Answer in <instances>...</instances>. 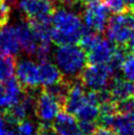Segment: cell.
Segmentation results:
<instances>
[{"label": "cell", "mask_w": 134, "mask_h": 135, "mask_svg": "<svg viewBox=\"0 0 134 135\" xmlns=\"http://www.w3.org/2000/svg\"><path fill=\"white\" fill-rule=\"evenodd\" d=\"M18 8L27 20H51L55 5L53 0H19Z\"/></svg>", "instance_id": "7"}, {"label": "cell", "mask_w": 134, "mask_h": 135, "mask_svg": "<svg viewBox=\"0 0 134 135\" xmlns=\"http://www.w3.org/2000/svg\"><path fill=\"white\" fill-rule=\"evenodd\" d=\"M102 37L99 33H96V32H93V31H90L89 29L86 31L84 35H83L81 38H80V46L82 47L84 50L86 51V53L89 51L90 49L94 47L98 41H100Z\"/></svg>", "instance_id": "19"}, {"label": "cell", "mask_w": 134, "mask_h": 135, "mask_svg": "<svg viewBox=\"0 0 134 135\" xmlns=\"http://www.w3.org/2000/svg\"><path fill=\"white\" fill-rule=\"evenodd\" d=\"M75 81L69 84L67 91L65 101L63 103V108L65 112L75 115L79 109L89 101V92L86 91V88L83 86L81 81Z\"/></svg>", "instance_id": "9"}, {"label": "cell", "mask_w": 134, "mask_h": 135, "mask_svg": "<svg viewBox=\"0 0 134 135\" xmlns=\"http://www.w3.org/2000/svg\"><path fill=\"white\" fill-rule=\"evenodd\" d=\"M39 76H40V85L45 88L54 86L64 79L57 66L54 63H52L49 59L40 61Z\"/></svg>", "instance_id": "15"}, {"label": "cell", "mask_w": 134, "mask_h": 135, "mask_svg": "<svg viewBox=\"0 0 134 135\" xmlns=\"http://www.w3.org/2000/svg\"><path fill=\"white\" fill-rule=\"evenodd\" d=\"M116 49V45L102 38L87 52V61L90 64H108L112 59Z\"/></svg>", "instance_id": "12"}, {"label": "cell", "mask_w": 134, "mask_h": 135, "mask_svg": "<svg viewBox=\"0 0 134 135\" xmlns=\"http://www.w3.org/2000/svg\"><path fill=\"white\" fill-rule=\"evenodd\" d=\"M117 113H125L134 112V100L133 98L122 100V101L114 102Z\"/></svg>", "instance_id": "24"}, {"label": "cell", "mask_w": 134, "mask_h": 135, "mask_svg": "<svg viewBox=\"0 0 134 135\" xmlns=\"http://www.w3.org/2000/svg\"><path fill=\"white\" fill-rule=\"evenodd\" d=\"M108 90L113 102L130 99L134 97V83L125 78L116 77L112 79Z\"/></svg>", "instance_id": "16"}, {"label": "cell", "mask_w": 134, "mask_h": 135, "mask_svg": "<svg viewBox=\"0 0 134 135\" xmlns=\"http://www.w3.org/2000/svg\"><path fill=\"white\" fill-rule=\"evenodd\" d=\"M52 126L58 135H85L76 117L66 112L58 113Z\"/></svg>", "instance_id": "13"}, {"label": "cell", "mask_w": 134, "mask_h": 135, "mask_svg": "<svg viewBox=\"0 0 134 135\" xmlns=\"http://www.w3.org/2000/svg\"><path fill=\"white\" fill-rule=\"evenodd\" d=\"M111 128L116 135H134V112L116 113Z\"/></svg>", "instance_id": "17"}, {"label": "cell", "mask_w": 134, "mask_h": 135, "mask_svg": "<svg viewBox=\"0 0 134 135\" xmlns=\"http://www.w3.org/2000/svg\"><path fill=\"white\" fill-rule=\"evenodd\" d=\"M15 72L18 81L26 90H37L40 86L39 65L33 59L24 57L15 64Z\"/></svg>", "instance_id": "8"}, {"label": "cell", "mask_w": 134, "mask_h": 135, "mask_svg": "<svg viewBox=\"0 0 134 135\" xmlns=\"http://www.w3.org/2000/svg\"><path fill=\"white\" fill-rule=\"evenodd\" d=\"M21 50L15 26L5 25L0 28V51L15 56Z\"/></svg>", "instance_id": "14"}, {"label": "cell", "mask_w": 134, "mask_h": 135, "mask_svg": "<svg viewBox=\"0 0 134 135\" xmlns=\"http://www.w3.org/2000/svg\"><path fill=\"white\" fill-rule=\"evenodd\" d=\"M131 6H132V12H133V13H134V3L132 4V5H131Z\"/></svg>", "instance_id": "31"}, {"label": "cell", "mask_w": 134, "mask_h": 135, "mask_svg": "<svg viewBox=\"0 0 134 135\" xmlns=\"http://www.w3.org/2000/svg\"><path fill=\"white\" fill-rule=\"evenodd\" d=\"M114 72L108 64H90L80 75L81 83L92 92H100L108 89Z\"/></svg>", "instance_id": "4"}, {"label": "cell", "mask_w": 134, "mask_h": 135, "mask_svg": "<svg viewBox=\"0 0 134 135\" xmlns=\"http://www.w3.org/2000/svg\"><path fill=\"white\" fill-rule=\"evenodd\" d=\"M55 65L67 80H75L87 66V53L75 45H58L53 53Z\"/></svg>", "instance_id": "2"}, {"label": "cell", "mask_w": 134, "mask_h": 135, "mask_svg": "<svg viewBox=\"0 0 134 135\" xmlns=\"http://www.w3.org/2000/svg\"><path fill=\"white\" fill-rule=\"evenodd\" d=\"M93 135H116L114 132L111 130L108 127H104V126H100L96 129V131L94 132Z\"/></svg>", "instance_id": "26"}, {"label": "cell", "mask_w": 134, "mask_h": 135, "mask_svg": "<svg viewBox=\"0 0 134 135\" xmlns=\"http://www.w3.org/2000/svg\"><path fill=\"white\" fill-rule=\"evenodd\" d=\"M7 24H8V22L4 19L3 17H2V15L0 14V28H2V27H4L5 25H7Z\"/></svg>", "instance_id": "28"}, {"label": "cell", "mask_w": 134, "mask_h": 135, "mask_svg": "<svg viewBox=\"0 0 134 135\" xmlns=\"http://www.w3.org/2000/svg\"><path fill=\"white\" fill-rule=\"evenodd\" d=\"M57 1H58L63 7L69 8V9L78 6L79 3H80V0H57Z\"/></svg>", "instance_id": "25"}, {"label": "cell", "mask_w": 134, "mask_h": 135, "mask_svg": "<svg viewBox=\"0 0 134 135\" xmlns=\"http://www.w3.org/2000/svg\"><path fill=\"white\" fill-rule=\"evenodd\" d=\"M62 108V104L45 89L36 94L34 113L42 123H50L55 119Z\"/></svg>", "instance_id": "6"}, {"label": "cell", "mask_w": 134, "mask_h": 135, "mask_svg": "<svg viewBox=\"0 0 134 135\" xmlns=\"http://www.w3.org/2000/svg\"><path fill=\"white\" fill-rule=\"evenodd\" d=\"M109 12L114 14H121L127 11V4L125 0H104Z\"/></svg>", "instance_id": "23"}, {"label": "cell", "mask_w": 134, "mask_h": 135, "mask_svg": "<svg viewBox=\"0 0 134 135\" xmlns=\"http://www.w3.org/2000/svg\"><path fill=\"white\" fill-rule=\"evenodd\" d=\"M108 41L117 46H125L134 38V13L126 11L108 19L106 28Z\"/></svg>", "instance_id": "3"}, {"label": "cell", "mask_w": 134, "mask_h": 135, "mask_svg": "<svg viewBox=\"0 0 134 135\" xmlns=\"http://www.w3.org/2000/svg\"><path fill=\"white\" fill-rule=\"evenodd\" d=\"M0 135H18L16 124L8 117L4 110H0Z\"/></svg>", "instance_id": "20"}, {"label": "cell", "mask_w": 134, "mask_h": 135, "mask_svg": "<svg viewBox=\"0 0 134 135\" xmlns=\"http://www.w3.org/2000/svg\"><path fill=\"white\" fill-rule=\"evenodd\" d=\"M120 70L122 72L123 78L134 83V56L132 54L125 57Z\"/></svg>", "instance_id": "22"}, {"label": "cell", "mask_w": 134, "mask_h": 135, "mask_svg": "<svg viewBox=\"0 0 134 135\" xmlns=\"http://www.w3.org/2000/svg\"><path fill=\"white\" fill-rule=\"evenodd\" d=\"M88 30L81 17L69 8H55L51 15V41L56 45L78 44Z\"/></svg>", "instance_id": "1"}, {"label": "cell", "mask_w": 134, "mask_h": 135, "mask_svg": "<svg viewBox=\"0 0 134 135\" xmlns=\"http://www.w3.org/2000/svg\"><path fill=\"white\" fill-rule=\"evenodd\" d=\"M15 29L21 49L28 55L35 56V53L40 42L37 41L36 34L32 29L29 21L27 19L20 21L15 26Z\"/></svg>", "instance_id": "11"}, {"label": "cell", "mask_w": 134, "mask_h": 135, "mask_svg": "<svg viewBox=\"0 0 134 135\" xmlns=\"http://www.w3.org/2000/svg\"><path fill=\"white\" fill-rule=\"evenodd\" d=\"M127 46H128V50L131 52V54L134 56V38L131 40L129 42H128V45H127Z\"/></svg>", "instance_id": "27"}, {"label": "cell", "mask_w": 134, "mask_h": 135, "mask_svg": "<svg viewBox=\"0 0 134 135\" xmlns=\"http://www.w3.org/2000/svg\"><path fill=\"white\" fill-rule=\"evenodd\" d=\"M93 0H80V2L83 4V5H86V4L90 3V2H92Z\"/></svg>", "instance_id": "29"}, {"label": "cell", "mask_w": 134, "mask_h": 135, "mask_svg": "<svg viewBox=\"0 0 134 135\" xmlns=\"http://www.w3.org/2000/svg\"><path fill=\"white\" fill-rule=\"evenodd\" d=\"M84 6L82 18L86 28L99 34L104 32L109 19V10L104 0H93Z\"/></svg>", "instance_id": "5"}, {"label": "cell", "mask_w": 134, "mask_h": 135, "mask_svg": "<svg viewBox=\"0 0 134 135\" xmlns=\"http://www.w3.org/2000/svg\"><path fill=\"white\" fill-rule=\"evenodd\" d=\"M133 100H134V97H133Z\"/></svg>", "instance_id": "33"}, {"label": "cell", "mask_w": 134, "mask_h": 135, "mask_svg": "<svg viewBox=\"0 0 134 135\" xmlns=\"http://www.w3.org/2000/svg\"><path fill=\"white\" fill-rule=\"evenodd\" d=\"M24 93L25 89L17 78L11 77L6 80L0 88V110L10 109L17 104Z\"/></svg>", "instance_id": "10"}, {"label": "cell", "mask_w": 134, "mask_h": 135, "mask_svg": "<svg viewBox=\"0 0 134 135\" xmlns=\"http://www.w3.org/2000/svg\"><path fill=\"white\" fill-rule=\"evenodd\" d=\"M125 2H126V4H128V5H132V4L134 3V0H125Z\"/></svg>", "instance_id": "30"}, {"label": "cell", "mask_w": 134, "mask_h": 135, "mask_svg": "<svg viewBox=\"0 0 134 135\" xmlns=\"http://www.w3.org/2000/svg\"><path fill=\"white\" fill-rule=\"evenodd\" d=\"M1 85H2V84H1V82H0V88H1Z\"/></svg>", "instance_id": "32"}, {"label": "cell", "mask_w": 134, "mask_h": 135, "mask_svg": "<svg viewBox=\"0 0 134 135\" xmlns=\"http://www.w3.org/2000/svg\"><path fill=\"white\" fill-rule=\"evenodd\" d=\"M39 125L30 118L22 120L16 125V131L18 135H37Z\"/></svg>", "instance_id": "21"}, {"label": "cell", "mask_w": 134, "mask_h": 135, "mask_svg": "<svg viewBox=\"0 0 134 135\" xmlns=\"http://www.w3.org/2000/svg\"><path fill=\"white\" fill-rule=\"evenodd\" d=\"M15 64L16 60L14 56L0 51V82H5L13 77Z\"/></svg>", "instance_id": "18"}]
</instances>
